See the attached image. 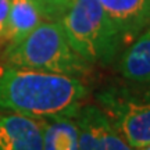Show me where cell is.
Listing matches in <instances>:
<instances>
[{
	"label": "cell",
	"instance_id": "1",
	"mask_svg": "<svg viewBox=\"0 0 150 150\" xmlns=\"http://www.w3.org/2000/svg\"><path fill=\"white\" fill-rule=\"evenodd\" d=\"M88 82L0 59V111L38 120L75 118L89 96Z\"/></svg>",
	"mask_w": 150,
	"mask_h": 150
},
{
	"label": "cell",
	"instance_id": "2",
	"mask_svg": "<svg viewBox=\"0 0 150 150\" xmlns=\"http://www.w3.org/2000/svg\"><path fill=\"white\" fill-rule=\"evenodd\" d=\"M0 59L16 65L70 75L85 82L93 74V65L71 47L59 21H42L22 40L4 46Z\"/></svg>",
	"mask_w": 150,
	"mask_h": 150
},
{
	"label": "cell",
	"instance_id": "3",
	"mask_svg": "<svg viewBox=\"0 0 150 150\" xmlns=\"http://www.w3.org/2000/svg\"><path fill=\"white\" fill-rule=\"evenodd\" d=\"M59 22L71 47L89 64L117 61L124 42L97 0H71Z\"/></svg>",
	"mask_w": 150,
	"mask_h": 150
},
{
	"label": "cell",
	"instance_id": "4",
	"mask_svg": "<svg viewBox=\"0 0 150 150\" xmlns=\"http://www.w3.org/2000/svg\"><path fill=\"white\" fill-rule=\"evenodd\" d=\"M111 85L96 92V104L134 149L150 145V89L145 85Z\"/></svg>",
	"mask_w": 150,
	"mask_h": 150
},
{
	"label": "cell",
	"instance_id": "5",
	"mask_svg": "<svg viewBox=\"0 0 150 150\" xmlns=\"http://www.w3.org/2000/svg\"><path fill=\"white\" fill-rule=\"evenodd\" d=\"M79 150H135L97 104H83L75 115Z\"/></svg>",
	"mask_w": 150,
	"mask_h": 150
},
{
	"label": "cell",
	"instance_id": "6",
	"mask_svg": "<svg viewBox=\"0 0 150 150\" xmlns=\"http://www.w3.org/2000/svg\"><path fill=\"white\" fill-rule=\"evenodd\" d=\"M122 39L124 46L150 27V0H97Z\"/></svg>",
	"mask_w": 150,
	"mask_h": 150
},
{
	"label": "cell",
	"instance_id": "7",
	"mask_svg": "<svg viewBox=\"0 0 150 150\" xmlns=\"http://www.w3.org/2000/svg\"><path fill=\"white\" fill-rule=\"evenodd\" d=\"M45 120L0 114V150H43Z\"/></svg>",
	"mask_w": 150,
	"mask_h": 150
},
{
	"label": "cell",
	"instance_id": "8",
	"mask_svg": "<svg viewBox=\"0 0 150 150\" xmlns=\"http://www.w3.org/2000/svg\"><path fill=\"white\" fill-rule=\"evenodd\" d=\"M117 71L132 83L142 85L150 78V27L118 56Z\"/></svg>",
	"mask_w": 150,
	"mask_h": 150
},
{
	"label": "cell",
	"instance_id": "9",
	"mask_svg": "<svg viewBox=\"0 0 150 150\" xmlns=\"http://www.w3.org/2000/svg\"><path fill=\"white\" fill-rule=\"evenodd\" d=\"M42 21L45 20L32 0H10L7 45H14L22 40Z\"/></svg>",
	"mask_w": 150,
	"mask_h": 150
},
{
	"label": "cell",
	"instance_id": "10",
	"mask_svg": "<svg viewBox=\"0 0 150 150\" xmlns=\"http://www.w3.org/2000/svg\"><path fill=\"white\" fill-rule=\"evenodd\" d=\"M43 150H79L75 118L45 120Z\"/></svg>",
	"mask_w": 150,
	"mask_h": 150
},
{
	"label": "cell",
	"instance_id": "11",
	"mask_svg": "<svg viewBox=\"0 0 150 150\" xmlns=\"http://www.w3.org/2000/svg\"><path fill=\"white\" fill-rule=\"evenodd\" d=\"M39 8L43 20L60 21L70 6L71 0H32Z\"/></svg>",
	"mask_w": 150,
	"mask_h": 150
},
{
	"label": "cell",
	"instance_id": "12",
	"mask_svg": "<svg viewBox=\"0 0 150 150\" xmlns=\"http://www.w3.org/2000/svg\"><path fill=\"white\" fill-rule=\"evenodd\" d=\"M8 10H10V0H0V49L7 45Z\"/></svg>",
	"mask_w": 150,
	"mask_h": 150
},
{
	"label": "cell",
	"instance_id": "13",
	"mask_svg": "<svg viewBox=\"0 0 150 150\" xmlns=\"http://www.w3.org/2000/svg\"><path fill=\"white\" fill-rule=\"evenodd\" d=\"M135 150H150V145L143 146V147H139V149H135Z\"/></svg>",
	"mask_w": 150,
	"mask_h": 150
},
{
	"label": "cell",
	"instance_id": "14",
	"mask_svg": "<svg viewBox=\"0 0 150 150\" xmlns=\"http://www.w3.org/2000/svg\"><path fill=\"white\" fill-rule=\"evenodd\" d=\"M142 85H145V86H147V88H149V89H150V78H149V79H147V81H146L145 83H142Z\"/></svg>",
	"mask_w": 150,
	"mask_h": 150
}]
</instances>
